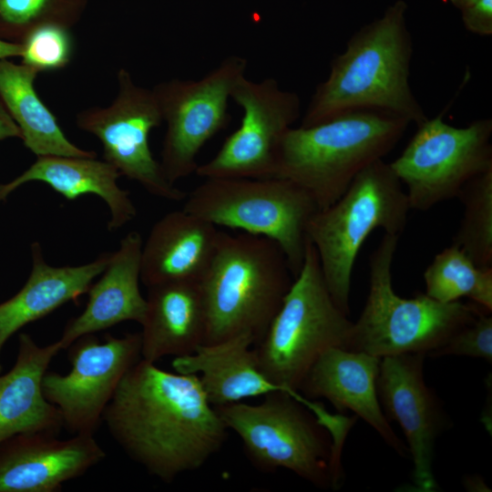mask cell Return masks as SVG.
Returning <instances> with one entry per match:
<instances>
[{"instance_id":"1","label":"cell","mask_w":492,"mask_h":492,"mask_svg":"<svg viewBox=\"0 0 492 492\" xmlns=\"http://www.w3.org/2000/svg\"><path fill=\"white\" fill-rule=\"evenodd\" d=\"M102 422L132 460L166 483L203 466L229 433L198 374L142 358L121 380Z\"/></svg>"},{"instance_id":"2","label":"cell","mask_w":492,"mask_h":492,"mask_svg":"<svg viewBox=\"0 0 492 492\" xmlns=\"http://www.w3.org/2000/svg\"><path fill=\"white\" fill-rule=\"evenodd\" d=\"M407 5L398 0L364 26L332 60L317 85L302 127L354 111H375L418 125L427 118L410 86L413 42L405 24Z\"/></svg>"},{"instance_id":"3","label":"cell","mask_w":492,"mask_h":492,"mask_svg":"<svg viewBox=\"0 0 492 492\" xmlns=\"http://www.w3.org/2000/svg\"><path fill=\"white\" fill-rule=\"evenodd\" d=\"M293 279L283 251L272 240L221 231L214 256L199 282L206 314L203 343L248 334L255 345Z\"/></svg>"},{"instance_id":"4","label":"cell","mask_w":492,"mask_h":492,"mask_svg":"<svg viewBox=\"0 0 492 492\" xmlns=\"http://www.w3.org/2000/svg\"><path fill=\"white\" fill-rule=\"evenodd\" d=\"M410 124L385 113L354 111L311 127H292L279 144L272 177L294 182L319 210L326 208L363 169L384 159Z\"/></svg>"},{"instance_id":"5","label":"cell","mask_w":492,"mask_h":492,"mask_svg":"<svg viewBox=\"0 0 492 492\" xmlns=\"http://www.w3.org/2000/svg\"><path fill=\"white\" fill-rule=\"evenodd\" d=\"M229 430L241 438L251 464L263 472L287 469L320 488L343 482L341 456L321 423L330 413L321 404L283 391L258 405L243 402L215 407Z\"/></svg>"},{"instance_id":"6","label":"cell","mask_w":492,"mask_h":492,"mask_svg":"<svg viewBox=\"0 0 492 492\" xmlns=\"http://www.w3.org/2000/svg\"><path fill=\"white\" fill-rule=\"evenodd\" d=\"M411 210L405 190L389 163L379 159L363 169L333 204L318 210L306 227L323 279L335 303L350 313L354 265L375 230L400 236Z\"/></svg>"},{"instance_id":"7","label":"cell","mask_w":492,"mask_h":492,"mask_svg":"<svg viewBox=\"0 0 492 492\" xmlns=\"http://www.w3.org/2000/svg\"><path fill=\"white\" fill-rule=\"evenodd\" d=\"M399 237L384 233L370 255L369 293L360 317L353 323L348 350L379 358L429 354L487 311L473 302H440L425 293L409 299L397 295L392 266Z\"/></svg>"},{"instance_id":"8","label":"cell","mask_w":492,"mask_h":492,"mask_svg":"<svg viewBox=\"0 0 492 492\" xmlns=\"http://www.w3.org/2000/svg\"><path fill=\"white\" fill-rule=\"evenodd\" d=\"M333 301L313 245L263 337L253 350L261 372L298 391L304 375L327 349L348 350L354 322Z\"/></svg>"},{"instance_id":"9","label":"cell","mask_w":492,"mask_h":492,"mask_svg":"<svg viewBox=\"0 0 492 492\" xmlns=\"http://www.w3.org/2000/svg\"><path fill=\"white\" fill-rule=\"evenodd\" d=\"M183 209L211 224L260 235L283 251L293 277L302 269L306 227L319 210L313 198L282 178L204 179L185 198Z\"/></svg>"},{"instance_id":"10","label":"cell","mask_w":492,"mask_h":492,"mask_svg":"<svg viewBox=\"0 0 492 492\" xmlns=\"http://www.w3.org/2000/svg\"><path fill=\"white\" fill-rule=\"evenodd\" d=\"M439 115L416 130L391 169L406 187L411 210L425 211L457 198L464 185L492 169V119L479 118L455 127Z\"/></svg>"},{"instance_id":"11","label":"cell","mask_w":492,"mask_h":492,"mask_svg":"<svg viewBox=\"0 0 492 492\" xmlns=\"http://www.w3.org/2000/svg\"><path fill=\"white\" fill-rule=\"evenodd\" d=\"M246 68L244 57L229 56L199 80L172 78L153 87L167 124L159 163L170 183L195 173L201 148L227 127L228 101Z\"/></svg>"},{"instance_id":"12","label":"cell","mask_w":492,"mask_h":492,"mask_svg":"<svg viewBox=\"0 0 492 492\" xmlns=\"http://www.w3.org/2000/svg\"><path fill=\"white\" fill-rule=\"evenodd\" d=\"M118 93L105 108L92 107L78 112V128L97 137L103 147V159L138 182L151 195L171 201L187 194L165 177L149 147L151 130L161 125V111L152 89L137 85L130 73L117 74Z\"/></svg>"},{"instance_id":"13","label":"cell","mask_w":492,"mask_h":492,"mask_svg":"<svg viewBox=\"0 0 492 492\" xmlns=\"http://www.w3.org/2000/svg\"><path fill=\"white\" fill-rule=\"evenodd\" d=\"M67 349L70 372L64 375L46 372L43 393L59 410L63 427L69 433L94 435L121 380L141 359L140 333L107 334L103 341L87 334Z\"/></svg>"},{"instance_id":"14","label":"cell","mask_w":492,"mask_h":492,"mask_svg":"<svg viewBox=\"0 0 492 492\" xmlns=\"http://www.w3.org/2000/svg\"><path fill=\"white\" fill-rule=\"evenodd\" d=\"M231 98L242 109L241 125L195 173L203 179L272 178L279 144L301 115L299 96L275 78L255 82L244 76Z\"/></svg>"},{"instance_id":"15","label":"cell","mask_w":492,"mask_h":492,"mask_svg":"<svg viewBox=\"0 0 492 492\" xmlns=\"http://www.w3.org/2000/svg\"><path fill=\"white\" fill-rule=\"evenodd\" d=\"M425 356L404 354L381 358L376 388L385 416L397 422L407 440L416 490L433 492L437 488L433 472L435 445L446 419L425 382Z\"/></svg>"},{"instance_id":"16","label":"cell","mask_w":492,"mask_h":492,"mask_svg":"<svg viewBox=\"0 0 492 492\" xmlns=\"http://www.w3.org/2000/svg\"><path fill=\"white\" fill-rule=\"evenodd\" d=\"M25 433L0 442V492H56L103 461L94 435Z\"/></svg>"},{"instance_id":"17","label":"cell","mask_w":492,"mask_h":492,"mask_svg":"<svg viewBox=\"0 0 492 492\" xmlns=\"http://www.w3.org/2000/svg\"><path fill=\"white\" fill-rule=\"evenodd\" d=\"M380 361L364 352L329 348L310 367L298 392L308 399L325 398L340 413L352 411L405 456L408 449L393 431L379 402L376 381Z\"/></svg>"},{"instance_id":"18","label":"cell","mask_w":492,"mask_h":492,"mask_svg":"<svg viewBox=\"0 0 492 492\" xmlns=\"http://www.w3.org/2000/svg\"><path fill=\"white\" fill-rule=\"evenodd\" d=\"M142 244L138 231L128 232L121 239L99 279L90 285L84 311L67 322L57 340L63 350L84 335L123 322L141 324L147 308L139 289Z\"/></svg>"},{"instance_id":"19","label":"cell","mask_w":492,"mask_h":492,"mask_svg":"<svg viewBox=\"0 0 492 492\" xmlns=\"http://www.w3.org/2000/svg\"><path fill=\"white\" fill-rule=\"evenodd\" d=\"M220 232L183 208L168 212L154 223L143 241L140 281L146 287L200 282L214 256Z\"/></svg>"},{"instance_id":"20","label":"cell","mask_w":492,"mask_h":492,"mask_svg":"<svg viewBox=\"0 0 492 492\" xmlns=\"http://www.w3.org/2000/svg\"><path fill=\"white\" fill-rule=\"evenodd\" d=\"M111 254L104 252L94 261L77 266H52L45 261L41 244L33 242L28 279L14 296L0 303V354L7 340L26 324L69 302L77 303L105 270Z\"/></svg>"},{"instance_id":"21","label":"cell","mask_w":492,"mask_h":492,"mask_svg":"<svg viewBox=\"0 0 492 492\" xmlns=\"http://www.w3.org/2000/svg\"><path fill=\"white\" fill-rule=\"evenodd\" d=\"M61 350L58 341L39 346L29 334H19L15 363L0 373V442L25 433L58 435L64 428L59 410L42 388L47 367Z\"/></svg>"},{"instance_id":"22","label":"cell","mask_w":492,"mask_h":492,"mask_svg":"<svg viewBox=\"0 0 492 492\" xmlns=\"http://www.w3.org/2000/svg\"><path fill=\"white\" fill-rule=\"evenodd\" d=\"M253 345L254 341L248 334L203 343L190 354L175 357L172 367L179 374H198L201 387L214 407L276 391L301 396L298 391L272 382L261 372Z\"/></svg>"},{"instance_id":"23","label":"cell","mask_w":492,"mask_h":492,"mask_svg":"<svg viewBox=\"0 0 492 492\" xmlns=\"http://www.w3.org/2000/svg\"><path fill=\"white\" fill-rule=\"evenodd\" d=\"M120 176L113 165L97 157L40 156L20 175L0 183V203L31 181L47 184L68 200L93 194L107 204L110 212L108 230L114 231L137 215L129 192L118 184Z\"/></svg>"},{"instance_id":"24","label":"cell","mask_w":492,"mask_h":492,"mask_svg":"<svg viewBox=\"0 0 492 492\" xmlns=\"http://www.w3.org/2000/svg\"><path fill=\"white\" fill-rule=\"evenodd\" d=\"M141 323V358L190 354L204 343L206 314L199 282H172L147 287Z\"/></svg>"},{"instance_id":"25","label":"cell","mask_w":492,"mask_h":492,"mask_svg":"<svg viewBox=\"0 0 492 492\" xmlns=\"http://www.w3.org/2000/svg\"><path fill=\"white\" fill-rule=\"evenodd\" d=\"M39 73L26 65L0 59V99L18 127L24 146L36 157H97L72 143L35 88Z\"/></svg>"},{"instance_id":"26","label":"cell","mask_w":492,"mask_h":492,"mask_svg":"<svg viewBox=\"0 0 492 492\" xmlns=\"http://www.w3.org/2000/svg\"><path fill=\"white\" fill-rule=\"evenodd\" d=\"M425 294L444 302L463 297L492 311V267H479L456 245L437 253L424 272Z\"/></svg>"},{"instance_id":"27","label":"cell","mask_w":492,"mask_h":492,"mask_svg":"<svg viewBox=\"0 0 492 492\" xmlns=\"http://www.w3.org/2000/svg\"><path fill=\"white\" fill-rule=\"evenodd\" d=\"M457 199L464 206L452 244L479 267H492V169L466 182Z\"/></svg>"},{"instance_id":"28","label":"cell","mask_w":492,"mask_h":492,"mask_svg":"<svg viewBox=\"0 0 492 492\" xmlns=\"http://www.w3.org/2000/svg\"><path fill=\"white\" fill-rule=\"evenodd\" d=\"M87 0H0V38L21 42L34 29L56 25L71 28Z\"/></svg>"},{"instance_id":"29","label":"cell","mask_w":492,"mask_h":492,"mask_svg":"<svg viewBox=\"0 0 492 492\" xmlns=\"http://www.w3.org/2000/svg\"><path fill=\"white\" fill-rule=\"evenodd\" d=\"M20 43L21 63L38 73L62 69L70 63L73 56L74 41L70 29L61 26L37 27Z\"/></svg>"},{"instance_id":"30","label":"cell","mask_w":492,"mask_h":492,"mask_svg":"<svg viewBox=\"0 0 492 492\" xmlns=\"http://www.w3.org/2000/svg\"><path fill=\"white\" fill-rule=\"evenodd\" d=\"M491 312L482 311L469 324L462 327L438 349L431 352L432 357L462 355L492 362V317Z\"/></svg>"},{"instance_id":"31","label":"cell","mask_w":492,"mask_h":492,"mask_svg":"<svg viewBox=\"0 0 492 492\" xmlns=\"http://www.w3.org/2000/svg\"><path fill=\"white\" fill-rule=\"evenodd\" d=\"M465 28L480 36L492 35V0H477L461 10Z\"/></svg>"},{"instance_id":"32","label":"cell","mask_w":492,"mask_h":492,"mask_svg":"<svg viewBox=\"0 0 492 492\" xmlns=\"http://www.w3.org/2000/svg\"><path fill=\"white\" fill-rule=\"evenodd\" d=\"M13 138H21V133L0 99V141Z\"/></svg>"},{"instance_id":"33","label":"cell","mask_w":492,"mask_h":492,"mask_svg":"<svg viewBox=\"0 0 492 492\" xmlns=\"http://www.w3.org/2000/svg\"><path fill=\"white\" fill-rule=\"evenodd\" d=\"M22 54V44L11 42L0 38V59H9L20 56Z\"/></svg>"},{"instance_id":"34","label":"cell","mask_w":492,"mask_h":492,"mask_svg":"<svg viewBox=\"0 0 492 492\" xmlns=\"http://www.w3.org/2000/svg\"><path fill=\"white\" fill-rule=\"evenodd\" d=\"M464 482L466 489L469 491H490L489 487L479 477H467Z\"/></svg>"},{"instance_id":"35","label":"cell","mask_w":492,"mask_h":492,"mask_svg":"<svg viewBox=\"0 0 492 492\" xmlns=\"http://www.w3.org/2000/svg\"><path fill=\"white\" fill-rule=\"evenodd\" d=\"M449 1L455 7H456L457 9L461 11L464 8L474 4L477 0H449Z\"/></svg>"}]
</instances>
